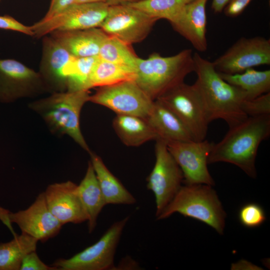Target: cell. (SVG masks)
Segmentation results:
<instances>
[{
    "label": "cell",
    "mask_w": 270,
    "mask_h": 270,
    "mask_svg": "<svg viewBox=\"0 0 270 270\" xmlns=\"http://www.w3.org/2000/svg\"><path fill=\"white\" fill-rule=\"evenodd\" d=\"M270 135V115L248 116L230 127L224 138L213 143L208 164L225 162L233 164L248 176L256 177V159L260 143Z\"/></svg>",
    "instance_id": "6da1fadb"
},
{
    "label": "cell",
    "mask_w": 270,
    "mask_h": 270,
    "mask_svg": "<svg viewBox=\"0 0 270 270\" xmlns=\"http://www.w3.org/2000/svg\"><path fill=\"white\" fill-rule=\"evenodd\" d=\"M195 82L203 98L210 122L220 119L229 128L242 122L248 116L242 110L247 100L246 93L230 84L220 75L213 62L203 58L198 52L193 54Z\"/></svg>",
    "instance_id": "7a4b0ae2"
},
{
    "label": "cell",
    "mask_w": 270,
    "mask_h": 270,
    "mask_svg": "<svg viewBox=\"0 0 270 270\" xmlns=\"http://www.w3.org/2000/svg\"><path fill=\"white\" fill-rule=\"evenodd\" d=\"M193 53L184 49L170 56L152 54L146 59L138 58L134 82L153 100L177 85L194 72Z\"/></svg>",
    "instance_id": "3957f363"
},
{
    "label": "cell",
    "mask_w": 270,
    "mask_h": 270,
    "mask_svg": "<svg viewBox=\"0 0 270 270\" xmlns=\"http://www.w3.org/2000/svg\"><path fill=\"white\" fill-rule=\"evenodd\" d=\"M88 90L56 92L30 103V108L44 120L50 130L66 134L88 153L90 150L80 126V116L84 104L89 102Z\"/></svg>",
    "instance_id": "277c9868"
},
{
    "label": "cell",
    "mask_w": 270,
    "mask_h": 270,
    "mask_svg": "<svg viewBox=\"0 0 270 270\" xmlns=\"http://www.w3.org/2000/svg\"><path fill=\"white\" fill-rule=\"evenodd\" d=\"M212 186L201 184L182 186L156 219L166 218L178 212L202 222L223 234L226 214Z\"/></svg>",
    "instance_id": "5b68a950"
},
{
    "label": "cell",
    "mask_w": 270,
    "mask_h": 270,
    "mask_svg": "<svg viewBox=\"0 0 270 270\" xmlns=\"http://www.w3.org/2000/svg\"><path fill=\"white\" fill-rule=\"evenodd\" d=\"M174 112L190 132L194 141L206 139L211 122L199 88L184 82L158 98Z\"/></svg>",
    "instance_id": "8992f818"
},
{
    "label": "cell",
    "mask_w": 270,
    "mask_h": 270,
    "mask_svg": "<svg viewBox=\"0 0 270 270\" xmlns=\"http://www.w3.org/2000/svg\"><path fill=\"white\" fill-rule=\"evenodd\" d=\"M108 8L105 2L72 4L53 16L41 19L30 26L33 36L39 38L54 31L100 28L107 16Z\"/></svg>",
    "instance_id": "52a82bcc"
},
{
    "label": "cell",
    "mask_w": 270,
    "mask_h": 270,
    "mask_svg": "<svg viewBox=\"0 0 270 270\" xmlns=\"http://www.w3.org/2000/svg\"><path fill=\"white\" fill-rule=\"evenodd\" d=\"M129 218L126 216L114 223L94 244L70 258L56 260L52 266L58 270L114 269L116 248Z\"/></svg>",
    "instance_id": "ba28073f"
},
{
    "label": "cell",
    "mask_w": 270,
    "mask_h": 270,
    "mask_svg": "<svg viewBox=\"0 0 270 270\" xmlns=\"http://www.w3.org/2000/svg\"><path fill=\"white\" fill-rule=\"evenodd\" d=\"M155 156V164L146 179V186L154 194L157 217L182 186L184 176L164 141L156 140Z\"/></svg>",
    "instance_id": "9c48e42d"
},
{
    "label": "cell",
    "mask_w": 270,
    "mask_h": 270,
    "mask_svg": "<svg viewBox=\"0 0 270 270\" xmlns=\"http://www.w3.org/2000/svg\"><path fill=\"white\" fill-rule=\"evenodd\" d=\"M152 100L133 80L100 87L89 102L110 108L116 114L146 119L152 109Z\"/></svg>",
    "instance_id": "30bf717a"
},
{
    "label": "cell",
    "mask_w": 270,
    "mask_h": 270,
    "mask_svg": "<svg viewBox=\"0 0 270 270\" xmlns=\"http://www.w3.org/2000/svg\"><path fill=\"white\" fill-rule=\"evenodd\" d=\"M158 20L128 4L111 6L100 28L108 35L131 45L144 40Z\"/></svg>",
    "instance_id": "8fae6325"
},
{
    "label": "cell",
    "mask_w": 270,
    "mask_h": 270,
    "mask_svg": "<svg viewBox=\"0 0 270 270\" xmlns=\"http://www.w3.org/2000/svg\"><path fill=\"white\" fill-rule=\"evenodd\" d=\"M48 92L38 72L13 59H0V102L8 103Z\"/></svg>",
    "instance_id": "7c38bea8"
},
{
    "label": "cell",
    "mask_w": 270,
    "mask_h": 270,
    "mask_svg": "<svg viewBox=\"0 0 270 270\" xmlns=\"http://www.w3.org/2000/svg\"><path fill=\"white\" fill-rule=\"evenodd\" d=\"M220 73L235 74L260 65L270 64V40L242 38L213 62Z\"/></svg>",
    "instance_id": "4fadbf2b"
},
{
    "label": "cell",
    "mask_w": 270,
    "mask_h": 270,
    "mask_svg": "<svg viewBox=\"0 0 270 270\" xmlns=\"http://www.w3.org/2000/svg\"><path fill=\"white\" fill-rule=\"evenodd\" d=\"M0 218L6 224L16 223L22 232L42 242L57 235L62 226L50 211L44 192L26 210L12 212L0 208Z\"/></svg>",
    "instance_id": "5bb4252c"
},
{
    "label": "cell",
    "mask_w": 270,
    "mask_h": 270,
    "mask_svg": "<svg viewBox=\"0 0 270 270\" xmlns=\"http://www.w3.org/2000/svg\"><path fill=\"white\" fill-rule=\"evenodd\" d=\"M213 143L202 141L172 142L168 148L180 168L185 184H206L214 182L208 168V159Z\"/></svg>",
    "instance_id": "9a60e30c"
},
{
    "label": "cell",
    "mask_w": 270,
    "mask_h": 270,
    "mask_svg": "<svg viewBox=\"0 0 270 270\" xmlns=\"http://www.w3.org/2000/svg\"><path fill=\"white\" fill-rule=\"evenodd\" d=\"M39 74L48 92L67 90L69 68L76 58L52 36L42 37Z\"/></svg>",
    "instance_id": "2e32d148"
},
{
    "label": "cell",
    "mask_w": 270,
    "mask_h": 270,
    "mask_svg": "<svg viewBox=\"0 0 270 270\" xmlns=\"http://www.w3.org/2000/svg\"><path fill=\"white\" fill-rule=\"evenodd\" d=\"M44 193L48 207L62 225L80 224L88 216L80 199L78 185L68 180L50 184Z\"/></svg>",
    "instance_id": "e0dca14e"
},
{
    "label": "cell",
    "mask_w": 270,
    "mask_h": 270,
    "mask_svg": "<svg viewBox=\"0 0 270 270\" xmlns=\"http://www.w3.org/2000/svg\"><path fill=\"white\" fill-rule=\"evenodd\" d=\"M208 0H193L185 6L172 21L174 30L200 52L208 48L206 38V4Z\"/></svg>",
    "instance_id": "ac0fdd59"
},
{
    "label": "cell",
    "mask_w": 270,
    "mask_h": 270,
    "mask_svg": "<svg viewBox=\"0 0 270 270\" xmlns=\"http://www.w3.org/2000/svg\"><path fill=\"white\" fill-rule=\"evenodd\" d=\"M50 34L76 58L98 56L101 46L108 36L100 28L54 31Z\"/></svg>",
    "instance_id": "d6986e66"
},
{
    "label": "cell",
    "mask_w": 270,
    "mask_h": 270,
    "mask_svg": "<svg viewBox=\"0 0 270 270\" xmlns=\"http://www.w3.org/2000/svg\"><path fill=\"white\" fill-rule=\"evenodd\" d=\"M157 134L158 139L166 143L172 142L194 140L183 122L170 109L158 100H155L146 119Z\"/></svg>",
    "instance_id": "ffe728a7"
},
{
    "label": "cell",
    "mask_w": 270,
    "mask_h": 270,
    "mask_svg": "<svg viewBox=\"0 0 270 270\" xmlns=\"http://www.w3.org/2000/svg\"><path fill=\"white\" fill-rule=\"evenodd\" d=\"M90 162L106 204H133L134 196L110 171L102 158L90 152Z\"/></svg>",
    "instance_id": "44dd1931"
},
{
    "label": "cell",
    "mask_w": 270,
    "mask_h": 270,
    "mask_svg": "<svg viewBox=\"0 0 270 270\" xmlns=\"http://www.w3.org/2000/svg\"><path fill=\"white\" fill-rule=\"evenodd\" d=\"M112 125L120 140L128 146H138L146 142L158 139L147 120L140 117L117 114Z\"/></svg>",
    "instance_id": "7402d4cb"
},
{
    "label": "cell",
    "mask_w": 270,
    "mask_h": 270,
    "mask_svg": "<svg viewBox=\"0 0 270 270\" xmlns=\"http://www.w3.org/2000/svg\"><path fill=\"white\" fill-rule=\"evenodd\" d=\"M78 190L88 216V232L91 233L96 226L98 215L106 204L90 162L84 178L78 185Z\"/></svg>",
    "instance_id": "603a6c76"
},
{
    "label": "cell",
    "mask_w": 270,
    "mask_h": 270,
    "mask_svg": "<svg viewBox=\"0 0 270 270\" xmlns=\"http://www.w3.org/2000/svg\"><path fill=\"white\" fill-rule=\"evenodd\" d=\"M218 73L225 81L244 90L247 100L270 92V70L259 71L250 68L238 74Z\"/></svg>",
    "instance_id": "cb8c5ba5"
},
{
    "label": "cell",
    "mask_w": 270,
    "mask_h": 270,
    "mask_svg": "<svg viewBox=\"0 0 270 270\" xmlns=\"http://www.w3.org/2000/svg\"><path fill=\"white\" fill-rule=\"evenodd\" d=\"M38 242L22 232L10 242L0 244V270H20L24 257L36 251Z\"/></svg>",
    "instance_id": "d4e9b609"
},
{
    "label": "cell",
    "mask_w": 270,
    "mask_h": 270,
    "mask_svg": "<svg viewBox=\"0 0 270 270\" xmlns=\"http://www.w3.org/2000/svg\"><path fill=\"white\" fill-rule=\"evenodd\" d=\"M136 76V71L129 67L99 58L90 74L88 89L111 86L126 81H134Z\"/></svg>",
    "instance_id": "484cf974"
},
{
    "label": "cell",
    "mask_w": 270,
    "mask_h": 270,
    "mask_svg": "<svg viewBox=\"0 0 270 270\" xmlns=\"http://www.w3.org/2000/svg\"><path fill=\"white\" fill-rule=\"evenodd\" d=\"M98 56L100 60L128 66L135 71L138 58L130 45L108 35L101 46Z\"/></svg>",
    "instance_id": "4316f807"
},
{
    "label": "cell",
    "mask_w": 270,
    "mask_h": 270,
    "mask_svg": "<svg viewBox=\"0 0 270 270\" xmlns=\"http://www.w3.org/2000/svg\"><path fill=\"white\" fill-rule=\"evenodd\" d=\"M193 0H141L128 4L156 18L172 21L180 14L186 4Z\"/></svg>",
    "instance_id": "83f0119b"
},
{
    "label": "cell",
    "mask_w": 270,
    "mask_h": 270,
    "mask_svg": "<svg viewBox=\"0 0 270 270\" xmlns=\"http://www.w3.org/2000/svg\"><path fill=\"white\" fill-rule=\"evenodd\" d=\"M98 59V56L76 58L68 72L66 91L88 90L89 78Z\"/></svg>",
    "instance_id": "f1b7e54d"
},
{
    "label": "cell",
    "mask_w": 270,
    "mask_h": 270,
    "mask_svg": "<svg viewBox=\"0 0 270 270\" xmlns=\"http://www.w3.org/2000/svg\"><path fill=\"white\" fill-rule=\"evenodd\" d=\"M242 224L248 228L260 226L266 220L263 208L256 203H248L244 205L238 214Z\"/></svg>",
    "instance_id": "f546056e"
},
{
    "label": "cell",
    "mask_w": 270,
    "mask_h": 270,
    "mask_svg": "<svg viewBox=\"0 0 270 270\" xmlns=\"http://www.w3.org/2000/svg\"><path fill=\"white\" fill-rule=\"evenodd\" d=\"M242 110L248 116L270 115V92L252 100H246Z\"/></svg>",
    "instance_id": "4dcf8cb0"
},
{
    "label": "cell",
    "mask_w": 270,
    "mask_h": 270,
    "mask_svg": "<svg viewBox=\"0 0 270 270\" xmlns=\"http://www.w3.org/2000/svg\"><path fill=\"white\" fill-rule=\"evenodd\" d=\"M20 270H58V268L45 264L40 258L36 251H33L24 257Z\"/></svg>",
    "instance_id": "1f68e13d"
},
{
    "label": "cell",
    "mask_w": 270,
    "mask_h": 270,
    "mask_svg": "<svg viewBox=\"0 0 270 270\" xmlns=\"http://www.w3.org/2000/svg\"><path fill=\"white\" fill-rule=\"evenodd\" d=\"M0 28L16 31L33 36V32L30 26L24 25L8 15L0 16Z\"/></svg>",
    "instance_id": "d6a6232c"
},
{
    "label": "cell",
    "mask_w": 270,
    "mask_h": 270,
    "mask_svg": "<svg viewBox=\"0 0 270 270\" xmlns=\"http://www.w3.org/2000/svg\"><path fill=\"white\" fill-rule=\"evenodd\" d=\"M252 0H230L223 11L229 17H236L244 10Z\"/></svg>",
    "instance_id": "836d02e7"
},
{
    "label": "cell",
    "mask_w": 270,
    "mask_h": 270,
    "mask_svg": "<svg viewBox=\"0 0 270 270\" xmlns=\"http://www.w3.org/2000/svg\"><path fill=\"white\" fill-rule=\"evenodd\" d=\"M76 0H51L49 8L42 20L48 19L62 11L74 2Z\"/></svg>",
    "instance_id": "e575fe53"
},
{
    "label": "cell",
    "mask_w": 270,
    "mask_h": 270,
    "mask_svg": "<svg viewBox=\"0 0 270 270\" xmlns=\"http://www.w3.org/2000/svg\"><path fill=\"white\" fill-rule=\"evenodd\" d=\"M230 0H212V9L215 13H220L227 5Z\"/></svg>",
    "instance_id": "d590c367"
},
{
    "label": "cell",
    "mask_w": 270,
    "mask_h": 270,
    "mask_svg": "<svg viewBox=\"0 0 270 270\" xmlns=\"http://www.w3.org/2000/svg\"><path fill=\"white\" fill-rule=\"evenodd\" d=\"M233 268H235L234 269H241L242 268H243L242 269H246H246H249L248 268H250V269H253L252 268L258 269L256 268H260L254 265H253L246 260H242L240 261L238 263L236 264H233L232 266V269Z\"/></svg>",
    "instance_id": "8d00e7d4"
},
{
    "label": "cell",
    "mask_w": 270,
    "mask_h": 270,
    "mask_svg": "<svg viewBox=\"0 0 270 270\" xmlns=\"http://www.w3.org/2000/svg\"><path fill=\"white\" fill-rule=\"evenodd\" d=\"M141 0H108L106 4L109 6L126 4L136 2Z\"/></svg>",
    "instance_id": "74e56055"
},
{
    "label": "cell",
    "mask_w": 270,
    "mask_h": 270,
    "mask_svg": "<svg viewBox=\"0 0 270 270\" xmlns=\"http://www.w3.org/2000/svg\"><path fill=\"white\" fill-rule=\"evenodd\" d=\"M107 1L108 0H76L74 3H92V2L106 3Z\"/></svg>",
    "instance_id": "f35d334b"
},
{
    "label": "cell",
    "mask_w": 270,
    "mask_h": 270,
    "mask_svg": "<svg viewBox=\"0 0 270 270\" xmlns=\"http://www.w3.org/2000/svg\"></svg>",
    "instance_id": "ab89813d"
}]
</instances>
